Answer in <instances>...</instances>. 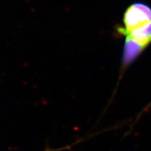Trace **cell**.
<instances>
[{"label":"cell","mask_w":151,"mask_h":151,"mask_svg":"<svg viewBox=\"0 0 151 151\" xmlns=\"http://www.w3.org/2000/svg\"><path fill=\"white\" fill-rule=\"evenodd\" d=\"M151 21V8L143 3H134L126 9L123 18V25L116 28L120 35H127Z\"/></svg>","instance_id":"1"},{"label":"cell","mask_w":151,"mask_h":151,"mask_svg":"<svg viewBox=\"0 0 151 151\" xmlns=\"http://www.w3.org/2000/svg\"><path fill=\"white\" fill-rule=\"evenodd\" d=\"M145 48L135 40L127 37L122 55V64L124 67L130 65L142 52Z\"/></svg>","instance_id":"2"},{"label":"cell","mask_w":151,"mask_h":151,"mask_svg":"<svg viewBox=\"0 0 151 151\" xmlns=\"http://www.w3.org/2000/svg\"><path fill=\"white\" fill-rule=\"evenodd\" d=\"M126 37L130 38L146 48L151 43V21L129 32Z\"/></svg>","instance_id":"3"},{"label":"cell","mask_w":151,"mask_h":151,"mask_svg":"<svg viewBox=\"0 0 151 151\" xmlns=\"http://www.w3.org/2000/svg\"><path fill=\"white\" fill-rule=\"evenodd\" d=\"M65 149V148H63V149H58V150H56V149H46L45 151H60V150H63V149Z\"/></svg>","instance_id":"4"}]
</instances>
